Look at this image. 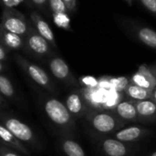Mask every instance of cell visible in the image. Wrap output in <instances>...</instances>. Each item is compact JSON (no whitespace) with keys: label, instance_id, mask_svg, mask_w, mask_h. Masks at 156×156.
Segmentation results:
<instances>
[{"label":"cell","instance_id":"obj_28","mask_svg":"<svg viewBox=\"0 0 156 156\" xmlns=\"http://www.w3.org/2000/svg\"><path fill=\"white\" fill-rule=\"evenodd\" d=\"M32 5L37 7L38 10L45 11L48 5V0H30Z\"/></svg>","mask_w":156,"mask_h":156},{"label":"cell","instance_id":"obj_15","mask_svg":"<svg viewBox=\"0 0 156 156\" xmlns=\"http://www.w3.org/2000/svg\"><path fill=\"white\" fill-rule=\"evenodd\" d=\"M152 93H153L152 90L142 88L140 86L133 84L132 82H130V84L127 86V88L124 90V94L134 101L151 100Z\"/></svg>","mask_w":156,"mask_h":156},{"label":"cell","instance_id":"obj_20","mask_svg":"<svg viewBox=\"0 0 156 156\" xmlns=\"http://www.w3.org/2000/svg\"><path fill=\"white\" fill-rule=\"evenodd\" d=\"M52 18L57 27L70 30V18L68 13H52Z\"/></svg>","mask_w":156,"mask_h":156},{"label":"cell","instance_id":"obj_31","mask_svg":"<svg viewBox=\"0 0 156 156\" xmlns=\"http://www.w3.org/2000/svg\"><path fill=\"white\" fill-rule=\"evenodd\" d=\"M7 59V49L0 44V61H5Z\"/></svg>","mask_w":156,"mask_h":156},{"label":"cell","instance_id":"obj_7","mask_svg":"<svg viewBox=\"0 0 156 156\" xmlns=\"http://www.w3.org/2000/svg\"><path fill=\"white\" fill-rule=\"evenodd\" d=\"M48 65L51 74L60 81L66 82L68 84H75L76 80L68 66L66 61L58 57V56H50L48 58Z\"/></svg>","mask_w":156,"mask_h":156},{"label":"cell","instance_id":"obj_5","mask_svg":"<svg viewBox=\"0 0 156 156\" xmlns=\"http://www.w3.org/2000/svg\"><path fill=\"white\" fill-rule=\"evenodd\" d=\"M0 25L6 30L25 37L28 31L30 22H28L26 16L16 8H3Z\"/></svg>","mask_w":156,"mask_h":156},{"label":"cell","instance_id":"obj_9","mask_svg":"<svg viewBox=\"0 0 156 156\" xmlns=\"http://www.w3.org/2000/svg\"><path fill=\"white\" fill-rule=\"evenodd\" d=\"M30 20L32 26L35 27V29L37 31V33L42 36L49 44L51 47L57 48V44L54 37V33L48 24V22L42 17L40 14L37 12H32L30 14Z\"/></svg>","mask_w":156,"mask_h":156},{"label":"cell","instance_id":"obj_17","mask_svg":"<svg viewBox=\"0 0 156 156\" xmlns=\"http://www.w3.org/2000/svg\"><path fill=\"white\" fill-rule=\"evenodd\" d=\"M135 35L141 42L146 46L156 49V31L146 27H134Z\"/></svg>","mask_w":156,"mask_h":156},{"label":"cell","instance_id":"obj_23","mask_svg":"<svg viewBox=\"0 0 156 156\" xmlns=\"http://www.w3.org/2000/svg\"><path fill=\"white\" fill-rule=\"evenodd\" d=\"M138 72H140L143 76H144V78L151 84L152 89L154 90L156 87V78L154 73L152 72V70L150 69V68H148L146 65H141L138 69Z\"/></svg>","mask_w":156,"mask_h":156},{"label":"cell","instance_id":"obj_18","mask_svg":"<svg viewBox=\"0 0 156 156\" xmlns=\"http://www.w3.org/2000/svg\"><path fill=\"white\" fill-rule=\"evenodd\" d=\"M61 146L64 154L67 156H86L82 147L78 143L72 140L69 139L62 140Z\"/></svg>","mask_w":156,"mask_h":156},{"label":"cell","instance_id":"obj_27","mask_svg":"<svg viewBox=\"0 0 156 156\" xmlns=\"http://www.w3.org/2000/svg\"><path fill=\"white\" fill-rule=\"evenodd\" d=\"M150 12L156 15V0H140Z\"/></svg>","mask_w":156,"mask_h":156},{"label":"cell","instance_id":"obj_16","mask_svg":"<svg viewBox=\"0 0 156 156\" xmlns=\"http://www.w3.org/2000/svg\"><path fill=\"white\" fill-rule=\"evenodd\" d=\"M133 102L137 110L138 118L149 119L156 116V103L152 100L133 101Z\"/></svg>","mask_w":156,"mask_h":156},{"label":"cell","instance_id":"obj_13","mask_svg":"<svg viewBox=\"0 0 156 156\" xmlns=\"http://www.w3.org/2000/svg\"><path fill=\"white\" fill-rule=\"evenodd\" d=\"M103 152L108 156H125L128 153V147L124 143L115 139H105L101 143Z\"/></svg>","mask_w":156,"mask_h":156},{"label":"cell","instance_id":"obj_26","mask_svg":"<svg viewBox=\"0 0 156 156\" xmlns=\"http://www.w3.org/2000/svg\"><path fill=\"white\" fill-rule=\"evenodd\" d=\"M4 7L5 8H15L16 6H18L21 5L24 0H0Z\"/></svg>","mask_w":156,"mask_h":156},{"label":"cell","instance_id":"obj_12","mask_svg":"<svg viewBox=\"0 0 156 156\" xmlns=\"http://www.w3.org/2000/svg\"><path fill=\"white\" fill-rule=\"evenodd\" d=\"M115 115L123 121H137L138 113L133 101H122L115 107Z\"/></svg>","mask_w":156,"mask_h":156},{"label":"cell","instance_id":"obj_14","mask_svg":"<svg viewBox=\"0 0 156 156\" xmlns=\"http://www.w3.org/2000/svg\"><path fill=\"white\" fill-rule=\"evenodd\" d=\"M144 134V130L138 126H131L122 129L114 133V138L122 142H133L140 139Z\"/></svg>","mask_w":156,"mask_h":156},{"label":"cell","instance_id":"obj_35","mask_svg":"<svg viewBox=\"0 0 156 156\" xmlns=\"http://www.w3.org/2000/svg\"><path fill=\"white\" fill-rule=\"evenodd\" d=\"M4 69H5V67H4V64L2 63V61H0V72H2V71H4Z\"/></svg>","mask_w":156,"mask_h":156},{"label":"cell","instance_id":"obj_24","mask_svg":"<svg viewBox=\"0 0 156 156\" xmlns=\"http://www.w3.org/2000/svg\"><path fill=\"white\" fill-rule=\"evenodd\" d=\"M48 6L52 13H68V8L62 0H48Z\"/></svg>","mask_w":156,"mask_h":156},{"label":"cell","instance_id":"obj_3","mask_svg":"<svg viewBox=\"0 0 156 156\" xmlns=\"http://www.w3.org/2000/svg\"><path fill=\"white\" fill-rule=\"evenodd\" d=\"M25 48L24 51L37 58H48L53 55L50 44L40 36L35 27L32 26L31 22L29 25L28 31L24 37Z\"/></svg>","mask_w":156,"mask_h":156},{"label":"cell","instance_id":"obj_30","mask_svg":"<svg viewBox=\"0 0 156 156\" xmlns=\"http://www.w3.org/2000/svg\"><path fill=\"white\" fill-rule=\"evenodd\" d=\"M62 1L66 5V6H67L69 11H74L75 10L76 5H77V1L76 0H62Z\"/></svg>","mask_w":156,"mask_h":156},{"label":"cell","instance_id":"obj_22","mask_svg":"<svg viewBox=\"0 0 156 156\" xmlns=\"http://www.w3.org/2000/svg\"><path fill=\"white\" fill-rule=\"evenodd\" d=\"M131 82L133 83V84H135V85H137V86H140V87H142V88H144V89H149V90H153V89H152V86H151V84L149 83V81L144 78V76H143L140 72H136V73H134L133 76H132V78H131Z\"/></svg>","mask_w":156,"mask_h":156},{"label":"cell","instance_id":"obj_8","mask_svg":"<svg viewBox=\"0 0 156 156\" xmlns=\"http://www.w3.org/2000/svg\"><path fill=\"white\" fill-rule=\"evenodd\" d=\"M65 105L70 114L74 117H82L89 112V106L80 91H73L69 93L67 96Z\"/></svg>","mask_w":156,"mask_h":156},{"label":"cell","instance_id":"obj_36","mask_svg":"<svg viewBox=\"0 0 156 156\" xmlns=\"http://www.w3.org/2000/svg\"><path fill=\"white\" fill-rule=\"evenodd\" d=\"M125 1H126L129 5H132V1H133V0H125Z\"/></svg>","mask_w":156,"mask_h":156},{"label":"cell","instance_id":"obj_21","mask_svg":"<svg viewBox=\"0 0 156 156\" xmlns=\"http://www.w3.org/2000/svg\"><path fill=\"white\" fill-rule=\"evenodd\" d=\"M131 80L126 77H118V78H110V83L112 89L118 92H124L127 86L130 84Z\"/></svg>","mask_w":156,"mask_h":156},{"label":"cell","instance_id":"obj_37","mask_svg":"<svg viewBox=\"0 0 156 156\" xmlns=\"http://www.w3.org/2000/svg\"><path fill=\"white\" fill-rule=\"evenodd\" d=\"M151 156H156V152L155 153H154V154H152Z\"/></svg>","mask_w":156,"mask_h":156},{"label":"cell","instance_id":"obj_32","mask_svg":"<svg viewBox=\"0 0 156 156\" xmlns=\"http://www.w3.org/2000/svg\"><path fill=\"white\" fill-rule=\"evenodd\" d=\"M0 106L1 107H5L6 106V101H5V100L3 98V96L0 94Z\"/></svg>","mask_w":156,"mask_h":156},{"label":"cell","instance_id":"obj_25","mask_svg":"<svg viewBox=\"0 0 156 156\" xmlns=\"http://www.w3.org/2000/svg\"><path fill=\"white\" fill-rule=\"evenodd\" d=\"M80 82L84 88H99V80L92 76H84L80 79Z\"/></svg>","mask_w":156,"mask_h":156},{"label":"cell","instance_id":"obj_19","mask_svg":"<svg viewBox=\"0 0 156 156\" xmlns=\"http://www.w3.org/2000/svg\"><path fill=\"white\" fill-rule=\"evenodd\" d=\"M0 94L9 99H13V97H15V89L11 81L9 80L8 78L1 74H0Z\"/></svg>","mask_w":156,"mask_h":156},{"label":"cell","instance_id":"obj_33","mask_svg":"<svg viewBox=\"0 0 156 156\" xmlns=\"http://www.w3.org/2000/svg\"><path fill=\"white\" fill-rule=\"evenodd\" d=\"M151 100H152L153 101H154L156 103V87L153 90V93H152V98H151Z\"/></svg>","mask_w":156,"mask_h":156},{"label":"cell","instance_id":"obj_6","mask_svg":"<svg viewBox=\"0 0 156 156\" xmlns=\"http://www.w3.org/2000/svg\"><path fill=\"white\" fill-rule=\"evenodd\" d=\"M0 122L21 143H27L34 146L37 144V136L32 129L18 119L2 114L0 115Z\"/></svg>","mask_w":156,"mask_h":156},{"label":"cell","instance_id":"obj_10","mask_svg":"<svg viewBox=\"0 0 156 156\" xmlns=\"http://www.w3.org/2000/svg\"><path fill=\"white\" fill-rule=\"evenodd\" d=\"M0 44L7 50L24 51L25 39L23 37L6 30L0 25Z\"/></svg>","mask_w":156,"mask_h":156},{"label":"cell","instance_id":"obj_4","mask_svg":"<svg viewBox=\"0 0 156 156\" xmlns=\"http://www.w3.org/2000/svg\"><path fill=\"white\" fill-rule=\"evenodd\" d=\"M90 126L98 133H111L121 126V122L115 113L108 111L90 110L86 114Z\"/></svg>","mask_w":156,"mask_h":156},{"label":"cell","instance_id":"obj_2","mask_svg":"<svg viewBox=\"0 0 156 156\" xmlns=\"http://www.w3.org/2000/svg\"><path fill=\"white\" fill-rule=\"evenodd\" d=\"M16 64L23 69V71L37 85L48 90V91L55 92V86L49 78L48 74L38 65L29 61L23 56L16 53L13 56Z\"/></svg>","mask_w":156,"mask_h":156},{"label":"cell","instance_id":"obj_34","mask_svg":"<svg viewBox=\"0 0 156 156\" xmlns=\"http://www.w3.org/2000/svg\"><path fill=\"white\" fill-rule=\"evenodd\" d=\"M150 69L152 70V72L154 73V75L155 76L156 78V66H153L152 68H150Z\"/></svg>","mask_w":156,"mask_h":156},{"label":"cell","instance_id":"obj_11","mask_svg":"<svg viewBox=\"0 0 156 156\" xmlns=\"http://www.w3.org/2000/svg\"><path fill=\"white\" fill-rule=\"evenodd\" d=\"M0 144L6 146L9 149L18 151L26 155L29 154V152L27 149V147L20 141H18L9 132V130L6 127H5L1 122H0Z\"/></svg>","mask_w":156,"mask_h":156},{"label":"cell","instance_id":"obj_1","mask_svg":"<svg viewBox=\"0 0 156 156\" xmlns=\"http://www.w3.org/2000/svg\"><path fill=\"white\" fill-rule=\"evenodd\" d=\"M44 111L56 126L64 130H71L74 127L73 116L60 101L54 98L47 100L44 103Z\"/></svg>","mask_w":156,"mask_h":156},{"label":"cell","instance_id":"obj_29","mask_svg":"<svg viewBox=\"0 0 156 156\" xmlns=\"http://www.w3.org/2000/svg\"><path fill=\"white\" fill-rule=\"evenodd\" d=\"M0 156H19L16 154V153H14V151H12V149L7 148L6 146L1 144L0 145Z\"/></svg>","mask_w":156,"mask_h":156}]
</instances>
